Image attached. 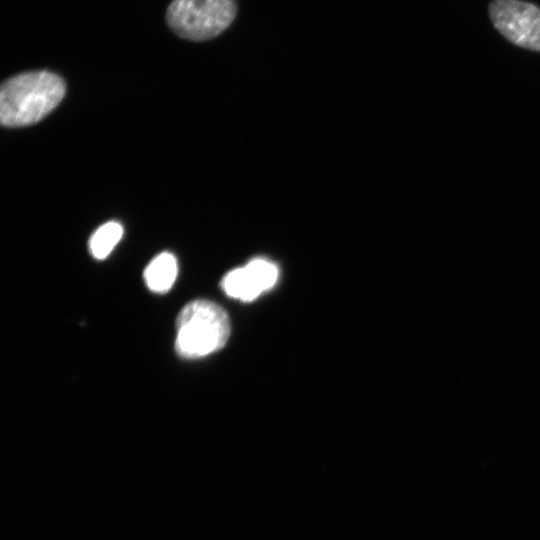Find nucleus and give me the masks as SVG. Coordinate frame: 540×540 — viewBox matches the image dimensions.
Instances as JSON below:
<instances>
[{"mask_svg":"<svg viewBox=\"0 0 540 540\" xmlns=\"http://www.w3.org/2000/svg\"><path fill=\"white\" fill-rule=\"evenodd\" d=\"M65 83L50 71H31L5 81L0 90V120L7 127L35 124L62 100Z\"/></svg>","mask_w":540,"mask_h":540,"instance_id":"f257e3e1","label":"nucleus"},{"mask_svg":"<svg viewBox=\"0 0 540 540\" xmlns=\"http://www.w3.org/2000/svg\"><path fill=\"white\" fill-rule=\"evenodd\" d=\"M176 352L183 358L204 357L221 349L230 335V321L225 310L208 300L186 304L176 320Z\"/></svg>","mask_w":540,"mask_h":540,"instance_id":"f03ea898","label":"nucleus"},{"mask_svg":"<svg viewBox=\"0 0 540 540\" xmlns=\"http://www.w3.org/2000/svg\"><path fill=\"white\" fill-rule=\"evenodd\" d=\"M236 14V0H173L166 21L179 37L204 41L225 31Z\"/></svg>","mask_w":540,"mask_h":540,"instance_id":"7ed1b4c3","label":"nucleus"},{"mask_svg":"<svg viewBox=\"0 0 540 540\" xmlns=\"http://www.w3.org/2000/svg\"><path fill=\"white\" fill-rule=\"evenodd\" d=\"M494 27L511 43L540 52V8L522 0H492L488 7Z\"/></svg>","mask_w":540,"mask_h":540,"instance_id":"20e7f679","label":"nucleus"},{"mask_svg":"<svg viewBox=\"0 0 540 540\" xmlns=\"http://www.w3.org/2000/svg\"><path fill=\"white\" fill-rule=\"evenodd\" d=\"M278 275V267L273 262L256 258L227 273L221 285L229 297L248 302L271 289Z\"/></svg>","mask_w":540,"mask_h":540,"instance_id":"39448f33","label":"nucleus"},{"mask_svg":"<svg viewBox=\"0 0 540 540\" xmlns=\"http://www.w3.org/2000/svg\"><path fill=\"white\" fill-rule=\"evenodd\" d=\"M178 272L177 260L173 254L163 252L147 265L144 279L151 291L164 293L170 290Z\"/></svg>","mask_w":540,"mask_h":540,"instance_id":"423d86ee","label":"nucleus"},{"mask_svg":"<svg viewBox=\"0 0 540 540\" xmlns=\"http://www.w3.org/2000/svg\"><path fill=\"white\" fill-rule=\"evenodd\" d=\"M123 235V228L118 222H107L91 236L89 249L94 258L105 259L114 249Z\"/></svg>","mask_w":540,"mask_h":540,"instance_id":"0eeeda50","label":"nucleus"}]
</instances>
